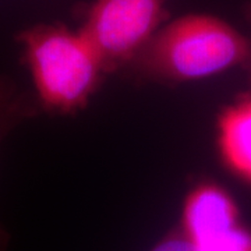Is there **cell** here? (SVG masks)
Masks as SVG:
<instances>
[{
	"mask_svg": "<svg viewBox=\"0 0 251 251\" xmlns=\"http://www.w3.org/2000/svg\"><path fill=\"white\" fill-rule=\"evenodd\" d=\"M218 143L225 163L251 183V95L225 109L219 117Z\"/></svg>",
	"mask_w": 251,
	"mask_h": 251,
	"instance_id": "5b68a950",
	"label": "cell"
},
{
	"mask_svg": "<svg viewBox=\"0 0 251 251\" xmlns=\"http://www.w3.org/2000/svg\"><path fill=\"white\" fill-rule=\"evenodd\" d=\"M34 112L32 102L10 81L0 78V140L10 128ZM9 234L0 226V251L6 250Z\"/></svg>",
	"mask_w": 251,
	"mask_h": 251,
	"instance_id": "8992f818",
	"label": "cell"
},
{
	"mask_svg": "<svg viewBox=\"0 0 251 251\" xmlns=\"http://www.w3.org/2000/svg\"><path fill=\"white\" fill-rule=\"evenodd\" d=\"M17 41L42 108L66 115L88 102L105 69L80 29L39 24L21 31Z\"/></svg>",
	"mask_w": 251,
	"mask_h": 251,
	"instance_id": "7a4b0ae2",
	"label": "cell"
},
{
	"mask_svg": "<svg viewBox=\"0 0 251 251\" xmlns=\"http://www.w3.org/2000/svg\"><path fill=\"white\" fill-rule=\"evenodd\" d=\"M165 14V0H95L80 31L110 72L134 62Z\"/></svg>",
	"mask_w": 251,
	"mask_h": 251,
	"instance_id": "3957f363",
	"label": "cell"
},
{
	"mask_svg": "<svg viewBox=\"0 0 251 251\" xmlns=\"http://www.w3.org/2000/svg\"><path fill=\"white\" fill-rule=\"evenodd\" d=\"M151 251H196L181 226L175 227Z\"/></svg>",
	"mask_w": 251,
	"mask_h": 251,
	"instance_id": "52a82bcc",
	"label": "cell"
},
{
	"mask_svg": "<svg viewBox=\"0 0 251 251\" xmlns=\"http://www.w3.org/2000/svg\"><path fill=\"white\" fill-rule=\"evenodd\" d=\"M180 226L196 251H251V230L240 222L233 198L212 183L191 190Z\"/></svg>",
	"mask_w": 251,
	"mask_h": 251,
	"instance_id": "277c9868",
	"label": "cell"
},
{
	"mask_svg": "<svg viewBox=\"0 0 251 251\" xmlns=\"http://www.w3.org/2000/svg\"><path fill=\"white\" fill-rule=\"evenodd\" d=\"M250 56L251 41L229 23L187 14L159 28L134 63L152 80L187 82L244 64Z\"/></svg>",
	"mask_w": 251,
	"mask_h": 251,
	"instance_id": "6da1fadb",
	"label": "cell"
},
{
	"mask_svg": "<svg viewBox=\"0 0 251 251\" xmlns=\"http://www.w3.org/2000/svg\"><path fill=\"white\" fill-rule=\"evenodd\" d=\"M247 64H249V67H250V75H251V56H250V59H249V62H247Z\"/></svg>",
	"mask_w": 251,
	"mask_h": 251,
	"instance_id": "ba28073f",
	"label": "cell"
}]
</instances>
